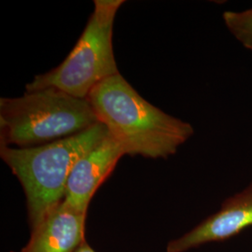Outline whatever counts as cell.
<instances>
[{"instance_id": "obj_1", "label": "cell", "mask_w": 252, "mask_h": 252, "mask_svg": "<svg viewBox=\"0 0 252 252\" xmlns=\"http://www.w3.org/2000/svg\"><path fill=\"white\" fill-rule=\"evenodd\" d=\"M87 99L125 154L165 159L194 133L189 123L144 99L120 73L98 83Z\"/></svg>"}, {"instance_id": "obj_3", "label": "cell", "mask_w": 252, "mask_h": 252, "mask_svg": "<svg viewBox=\"0 0 252 252\" xmlns=\"http://www.w3.org/2000/svg\"><path fill=\"white\" fill-rule=\"evenodd\" d=\"M99 123L90 101L54 88L0 99V146L30 148L79 134Z\"/></svg>"}, {"instance_id": "obj_5", "label": "cell", "mask_w": 252, "mask_h": 252, "mask_svg": "<svg viewBox=\"0 0 252 252\" xmlns=\"http://www.w3.org/2000/svg\"><path fill=\"white\" fill-rule=\"evenodd\" d=\"M252 226V182L228 197L220 209L186 234L167 244L166 252H186L222 241Z\"/></svg>"}, {"instance_id": "obj_2", "label": "cell", "mask_w": 252, "mask_h": 252, "mask_svg": "<svg viewBox=\"0 0 252 252\" xmlns=\"http://www.w3.org/2000/svg\"><path fill=\"white\" fill-rule=\"evenodd\" d=\"M108 135L97 125L76 135L30 148L0 146V156L18 179L27 199L31 230L64 198L73 166Z\"/></svg>"}, {"instance_id": "obj_6", "label": "cell", "mask_w": 252, "mask_h": 252, "mask_svg": "<svg viewBox=\"0 0 252 252\" xmlns=\"http://www.w3.org/2000/svg\"><path fill=\"white\" fill-rule=\"evenodd\" d=\"M124 155L122 147L108 133L73 166L63 201L77 210L87 213L95 191Z\"/></svg>"}, {"instance_id": "obj_4", "label": "cell", "mask_w": 252, "mask_h": 252, "mask_svg": "<svg viewBox=\"0 0 252 252\" xmlns=\"http://www.w3.org/2000/svg\"><path fill=\"white\" fill-rule=\"evenodd\" d=\"M123 0H95L94 9L72 51L54 69L36 75L27 91L54 88L86 99L98 83L119 72L113 25Z\"/></svg>"}, {"instance_id": "obj_8", "label": "cell", "mask_w": 252, "mask_h": 252, "mask_svg": "<svg viewBox=\"0 0 252 252\" xmlns=\"http://www.w3.org/2000/svg\"><path fill=\"white\" fill-rule=\"evenodd\" d=\"M222 19L232 36L245 49L252 52V8L241 11L227 10Z\"/></svg>"}, {"instance_id": "obj_9", "label": "cell", "mask_w": 252, "mask_h": 252, "mask_svg": "<svg viewBox=\"0 0 252 252\" xmlns=\"http://www.w3.org/2000/svg\"><path fill=\"white\" fill-rule=\"evenodd\" d=\"M75 252H95L90 246L89 244L87 243V241L85 240L83 243L81 244V246L77 249V251Z\"/></svg>"}, {"instance_id": "obj_7", "label": "cell", "mask_w": 252, "mask_h": 252, "mask_svg": "<svg viewBox=\"0 0 252 252\" xmlns=\"http://www.w3.org/2000/svg\"><path fill=\"white\" fill-rule=\"evenodd\" d=\"M86 216L63 201L31 230V237L21 252H76L86 240Z\"/></svg>"}]
</instances>
